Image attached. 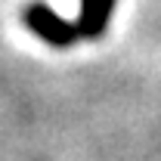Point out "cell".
Returning a JSON list of instances; mask_svg holds the SVG:
<instances>
[{
  "label": "cell",
  "mask_w": 161,
  "mask_h": 161,
  "mask_svg": "<svg viewBox=\"0 0 161 161\" xmlns=\"http://www.w3.org/2000/svg\"><path fill=\"white\" fill-rule=\"evenodd\" d=\"M22 22H25V28H28L31 34H37L43 43H50V47H56V50H68V47H75L80 40L78 22L59 16V13H56L50 3H43V0L28 3V6L22 9Z\"/></svg>",
  "instance_id": "1"
},
{
  "label": "cell",
  "mask_w": 161,
  "mask_h": 161,
  "mask_svg": "<svg viewBox=\"0 0 161 161\" xmlns=\"http://www.w3.org/2000/svg\"><path fill=\"white\" fill-rule=\"evenodd\" d=\"M112 9H115V0H80L78 19H75L80 37L87 40L102 37L108 28V19H112Z\"/></svg>",
  "instance_id": "2"
}]
</instances>
